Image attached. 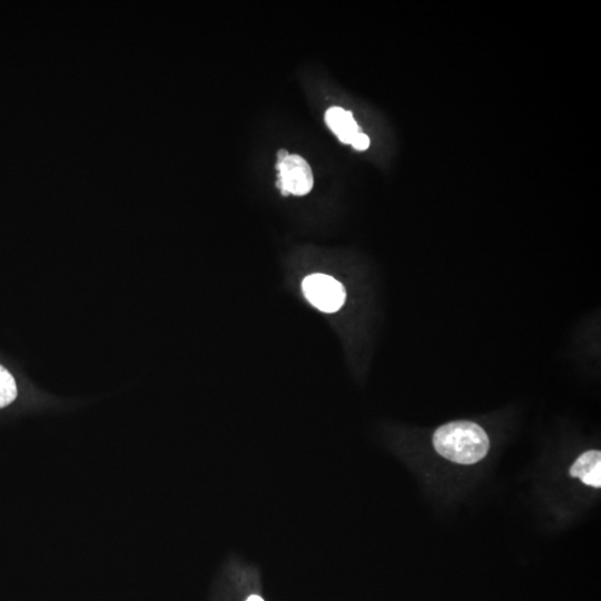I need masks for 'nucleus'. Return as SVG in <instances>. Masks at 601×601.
Masks as SVG:
<instances>
[{"mask_svg": "<svg viewBox=\"0 0 601 601\" xmlns=\"http://www.w3.org/2000/svg\"><path fill=\"white\" fill-rule=\"evenodd\" d=\"M571 477L578 478L585 485L601 487V453L588 451L581 455L570 469Z\"/></svg>", "mask_w": 601, "mask_h": 601, "instance_id": "nucleus-5", "label": "nucleus"}, {"mask_svg": "<svg viewBox=\"0 0 601 601\" xmlns=\"http://www.w3.org/2000/svg\"><path fill=\"white\" fill-rule=\"evenodd\" d=\"M304 297L314 308L324 313L339 311L346 302L347 292L343 285L327 274L315 273L302 282Z\"/></svg>", "mask_w": 601, "mask_h": 601, "instance_id": "nucleus-2", "label": "nucleus"}, {"mask_svg": "<svg viewBox=\"0 0 601 601\" xmlns=\"http://www.w3.org/2000/svg\"><path fill=\"white\" fill-rule=\"evenodd\" d=\"M277 169V185L283 195L304 196L312 191L313 173L309 163L302 156L293 154L285 157L284 160L278 161Z\"/></svg>", "mask_w": 601, "mask_h": 601, "instance_id": "nucleus-3", "label": "nucleus"}, {"mask_svg": "<svg viewBox=\"0 0 601 601\" xmlns=\"http://www.w3.org/2000/svg\"><path fill=\"white\" fill-rule=\"evenodd\" d=\"M246 601H264L260 596H251L248 600Z\"/></svg>", "mask_w": 601, "mask_h": 601, "instance_id": "nucleus-8", "label": "nucleus"}, {"mask_svg": "<svg viewBox=\"0 0 601 601\" xmlns=\"http://www.w3.org/2000/svg\"><path fill=\"white\" fill-rule=\"evenodd\" d=\"M289 155H290V154H289V152H288L287 150H283V149H282V150H280V151L278 152V159H279V161H282V160H284V159H285V157H288Z\"/></svg>", "mask_w": 601, "mask_h": 601, "instance_id": "nucleus-7", "label": "nucleus"}, {"mask_svg": "<svg viewBox=\"0 0 601 601\" xmlns=\"http://www.w3.org/2000/svg\"><path fill=\"white\" fill-rule=\"evenodd\" d=\"M16 397L17 387L12 374L0 366V408L11 405Z\"/></svg>", "mask_w": 601, "mask_h": 601, "instance_id": "nucleus-6", "label": "nucleus"}, {"mask_svg": "<svg viewBox=\"0 0 601 601\" xmlns=\"http://www.w3.org/2000/svg\"><path fill=\"white\" fill-rule=\"evenodd\" d=\"M433 446L443 458L460 465H474L487 456L490 442L477 423L455 421L436 431Z\"/></svg>", "mask_w": 601, "mask_h": 601, "instance_id": "nucleus-1", "label": "nucleus"}, {"mask_svg": "<svg viewBox=\"0 0 601 601\" xmlns=\"http://www.w3.org/2000/svg\"><path fill=\"white\" fill-rule=\"evenodd\" d=\"M324 120L343 144L351 145L359 135L367 134L353 113L340 106L330 107L325 113Z\"/></svg>", "mask_w": 601, "mask_h": 601, "instance_id": "nucleus-4", "label": "nucleus"}]
</instances>
